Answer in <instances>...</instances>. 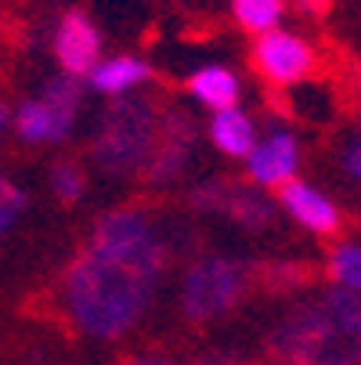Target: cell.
Segmentation results:
<instances>
[{"mask_svg": "<svg viewBox=\"0 0 361 365\" xmlns=\"http://www.w3.org/2000/svg\"><path fill=\"white\" fill-rule=\"evenodd\" d=\"M174 246L145 202H120L98 217L87 246L58 272L47 311L66 329L94 340L130 336L170 268Z\"/></svg>", "mask_w": 361, "mask_h": 365, "instance_id": "cell-1", "label": "cell"}, {"mask_svg": "<svg viewBox=\"0 0 361 365\" xmlns=\"http://www.w3.org/2000/svg\"><path fill=\"white\" fill-rule=\"evenodd\" d=\"M271 365H361V293L329 286L286 307L264 336Z\"/></svg>", "mask_w": 361, "mask_h": 365, "instance_id": "cell-2", "label": "cell"}, {"mask_svg": "<svg viewBox=\"0 0 361 365\" xmlns=\"http://www.w3.org/2000/svg\"><path fill=\"white\" fill-rule=\"evenodd\" d=\"M163 98L156 94H123L98 116L90 138V160L101 174L120 181H141L159 141Z\"/></svg>", "mask_w": 361, "mask_h": 365, "instance_id": "cell-3", "label": "cell"}, {"mask_svg": "<svg viewBox=\"0 0 361 365\" xmlns=\"http://www.w3.org/2000/svg\"><path fill=\"white\" fill-rule=\"evenodd\" d=\"M253 289H256V264L253 260L206 253L181 279L177 311H181V319L188 326L202 329V326H214V322L235 315L239 304Z\"/></svg>", "mask_w": 361, "mask_h": 365, "instance_id": "cell-4", "label": "cell"}, {"mask_svg": "<svg viewBox=\"0 0 361 365\" xmlns=\"http://www.w3.org/2000/svg\"><path fill=\"white\" fill-rule=\"evenodd\" d=\"M80 98H83V87L76 76H55L47 80V87L22 101L19 113H15V134L22 145H55V141H66L73 123H76V113H80Z\"/></svg>", "mask_w": 361, "mask_h": 365, "instance_id": "cell-5", "label": "cell"}, {"mask_svg": "<svg viewBox=\"0 0 361 365\" xmlns=\"http://www.w3.org/2000/svg\"><path fill=\"white\" fill-rule=\"evenodd\" d=\"M249 66H253V73L261 76L268 87L289 91V87H300V83H307L315 76L318 51H315V43L307 36L278 26V29H271V33L253 40Z\"/></svg>", "mask_w": 361, "mask_h": 365, "instance_id": "cell-6", "label": "cell"}, {"mask_svg": "<svg viewBox=\"0 0 361 365\" xmlns=\"http://www.w3.org/2000/svg\"><path fill=\"white\" fill-rule=\"evenodd\" d=\"M195 120L177 106V101H163V123H159V141L156 152L148 160L145 170V185L148 188H170L184 178V170L192 167L195 155Z\"/></svg>", "mask_w": 361, "mask_h": 365, "instance_id": "cell-7", "label": "cell"}, {"mask_svg": "<svg viewBox=\"0 0 361 365\" xmlns=\"http://www.w3.org/2000/svg\"><path fill=\"white\" fill-rule=\"evenodd\" d=\"M51 47H55V58H58L62 73L83 80L101 62V29L94 26V19L83 8H69L55 26Z\"/></svg>", "mask_w": 361, "mask_h": 365, "instance_id": "cell-8", "label": "cell"}, {"mask_svg": "<svg viewBox=\"0 0 361 365\" xmlns=\"http://www.w3.org/2000/svg\"><path fill=\"white\" fill-rule=\"evenodd\" d=\"M246 167H249V181L256 188H282L286 181H293V174L300 167L296 134H289L286 127H271L246 155Z\"/></svg>", "mask_w": 361, "mask_h": 365, "instance_id": "cell-9", "label": "cell"}, {"mask_svg": "<svg viewBox=\"0 0 361 365\" xmlns=\"http://www.w3.org/2000/svg\"><path fill=\"white\" fill-rule=\"evenodd\" d=\"M278 202L282 210L307 232H315L322 239H336L343 232V214L333 199H325L315 185L307 181H286L278 188Z\"/></svg>", "mask_w": 361, "mask_h": 365, "instance_id": "cell-10", "label": "cell"}, {"mask_svg": "<svg viewBox=\"0 0 361 365\" xmlns=\"http://www.w3.org/2000/svg\"><path fill=\"white\" fill-rule=\"evenodd\" d=\"M231 225L246 228V232H271L275 221H278V202L264 192L256 188L253 181H235L231 192H228V202H224V214Z\"/></svg>", "mask_w": 361, "mask_h": 365, "instance_id": "cell-11", "label": "cell"}, {"mask_svg": "<svg viewBox=\"0 0 361 365\" xmlns=\"http://www.w3.org/2000/svg\"><path fill=\"white\" fill-rule=\"evenodd\" d=\"M148 80H152V66H148L145 58H137V55H113V58H101V62L90 69V76H87L90 91L109 94V98H123V94L145 87Z\"/></svg>", "mask_w": 361, "mask_h": 365, "instance_id": "cell-12", "label": "cell"}, {"mask_svg": "<svg viewBox=\"0 0 361 365\" xmlns=\"http://www.w3.org/2000/svg\"><path fill=\"white\" fill-rule=\"evenodd\" d=\"M318 282V268L311 260H261L256 264V293L264 297H293Z\"/></svg>", "mask_w": 361, "mask_h": 365, "instance_id": "cell-13", "label": "cell"}, {"mask_svg": "<svg viewBox=\"0 0 361 365\" xmlns=\"http://www.w3.org/2000/svg\"><path fill=\"white\" fill-rule=\"evenodd\" d=\"M188 94L206 109H235L239 98H242V83L228 66H202L188 76Z\"/></svg>", "mask_w": 361, "mask_h": 365, "instance_id": "cell-14", "label": "cell"}, {"mask_svg": "<svg viewBox=\"0 0 361 365\" xmlns=\"http://www.w3.org/2000/svg\"><path fill=\"white\" fill-rule=\"evenodd\" d=\"M206 134H210L214 148L224 152L228 160H246V155L253 152V145H256V127H253L249 113H242L239 106H235V109L214 113V120H210V127H206Z\"/></svg>", "mask_w": 361, "mask_h": 365, "instance_id": "cell-15", "label": "cell"}, {"mask_svg": "<svg viewBox=\"0 0 361 365\" xmlns=\"http://www.w3.org/2000/svg\"><path fill=\"white\" fill-rule=\"evenodd\" d=\"M286 8H289L286 0H231V19L242 33L264 36L282 26Z\"/></svg>", "mask_w": 361, "mask_h": 365, "instance_id": "cell-16", "label": "cell"}, {"mask_svg": "<svg viewBox=\"0 0 361 365\" xmlns=\"http://www.w3.org/2000/svg\"><path fill=\"white\" fill-rule=\"evenodd\" d=\"M325 275H329V286L361 293V242H340L329 253Z\"/></svg>", "mask_w": 361, "mask_h": 365, "instance_id": "cell-17", "label": "cell"}, {"mask_svg": "<svg viewBox=\"0 0 361 365\" xmlns=\"http://www.w3.org/2000/svg\"><path fill=\"white\" fill-rule=\"evenodd\" d=\"M235 178H210L188 192V210L192 214H202V217H217L224 214V202H228V192H231Z\"/></svg>", "mask_w": 361, "mask_h": 365, "instance_id": "cell-18", "label": "cell"}, {"mask_svg": "<svg viewBox=\"0 0 361 365\" xmlns=\"http://www.w3.org/2000/svg\"><path fill=\"white\" fill-rule=\"evenodd\" d=\"M51 192H55V199L62 206H73L83 199L87 192V174L76 160H58L55 167H51Z\"/></svg>", "mask_w": 361, "mask_h": 365, "instance_id": "cell-19", "label": "cell"}, {"mask_svg": "<svg viewBox=\"0 0 361 365\" xmlns=\"http://www.w3.org/2000/svg\"><path fill=\"white\" fill-rule=\"evenodd\" d=\"M26 210V195H22V188L19 185H11L8 178H4V170H0V235H4L11 225H15V217Z\"/></svg>", "mask_w": 361, "mask_h": 365, "instance_id": "cell-20", "label": "cell"}, {"mask_svg": "<svg viewBox=\"0 0 361 365\" xmlns=\"http://www.w3.org/2000/svg\"><path fill=\"white\" fill-rule=\"evenodd\" d=\"M340 167H343V174H347L350 181L361 185V109H357L354 130H350V134L343 138V145H340Z\"/></svg>", "mask_w": 361, "mask_h": 365, "instance_id": "cell-21", "label": "cell"}, {"mask_svg": "<svg viewBox=\"0 0 361 365\" xmlns=\"http://www.w3.org/2000/svg\"><path fill=\"white\" fill-rule=\"evenodd\" d=\"M120 365H177V358L163 347H137L120 358Z\"/></svg>", "mask_w": 361, "mask_h": 365, "instance_id": "cell-22", "label": "cell"}, {"mask_svg": "<svg viewBox=\"0 0 361 365\" xmlns=\"http://www.w3.org/2000/svg\"><path fill=\"white\" fill-rule=\"evenodd\" d=\"M188 365H249L242 354H235V351H202V354H195Z\"/></svg>", "mask_w": 361, "mask_h": 365, "instance_id": "cell-23", "label": "cell"}, {"mask_svg": "<svg viewBox=\"0 0 361 365\" xmlns=\"http://www.w3.org/2000/svg\"><path fill=\"white\" fill-rule=\"evenodd\" d=\"M4 51H8V29H4V22H0V62H4Z\"/></svg>", "mask_w": 361, "mask_h": 365, "instance_id": "cell-24", "label": "cell"}, {"mask_svg": "<svg viewBox=\"0 0 361 365\" xmlns=\"http://www.w3.org/2000/svg\"><path fill=\"white\" fill-rule=\"evenodd\" d=\"M8 120H11V116H8V106H4V101H0V134H4V127H8Z\"/></svg>", "mask_w": 361, "mask_h": 365, "instance_id": "cell-25", "label": "cell"}, {"mask_svg": "<svg viewBox=\"0 0 361 365\" xmlns=\"http://www.w3.org/2000/svg\"><path fill=\"white\" fill-rule=\"evenodd\" d=\"M0 358H4V347H0Z\"/></svg>", "mask_w": 361, "mask_h": 365, "instance_id": "cell-26", "label": "cell"}]
</instances>
